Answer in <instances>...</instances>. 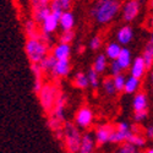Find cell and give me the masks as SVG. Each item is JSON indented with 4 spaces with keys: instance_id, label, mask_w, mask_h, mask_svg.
I'll use <instances>...</instances> for the list:
<instances>
[{
    "instance_id": "44",
    "label": "cell",
    "mask_w": 153,
    "mask_h": 153,
    "mask_svg": "<svg viewBox=\"0 0 153 153\" xmlns=\"http://www.w3.org/2000/svg\"><path fill=\"white\" fill-rule=\"evenodd\" d=\"M146 152H147V153H153V147H151V148L146 149Z\"/></svg>"
},
{
    "instance_id": "27",
    "label": "cell",
    "mask_w": 153,
    "mask_h": 153,
    "mask_svg": "<svg viewBox=\"0 0 153 153\" xmlns=\"http://www.w3.org/2000/svg\"><path fill=\"white\" fill-rule=\"evenodd\" d=\"M127 141H130L137 148H140V147L142 148L146 146V137H143L140 132H132V135L130 136V138L127 140Z\"/></svg>"
},
{
    "instance_id": "21",
    "label": "cell",
    "mask_w": 153,
    "mask_h": 153,
    "mask_svg": "<svg viewBox=\"0 0 153 153\" xmlns=\"http://www.w3.org/2000/svg\"><path fill=\"white\" fill-rule=\"evenodd\" d=\"M121 49H123V47H121L120 43H118V42H111V43H109V44L107 45V48H105V55H107V58H108L110 61H111V60H117L118 56H119V54H120V52H121Z\"/></svg>"
},
{
    "instance_id": "10",
    "label": "cell",
    "mask_w": 153,
    "mask_h": 153,
    "mask_svg": "<svg viewBox=\"0 0 153 153\" xmlns=\"http://www.w3.org/2000/svg\"><path fill=\"white\" fill-rule=\"evenodd\" d=\"M66 104H68V96L60 93L55 100V104L53 108V111L50 113L52 115H54L55 118H58L60 121H65V109H66Z\"/></svg>"
},
{
    "instance_id": "28",
    "label": "cell",
    "mask_w": 153,
    "mask_h": 153,
    "mask_svg": "<svg viewBox=\"0 0 153 153\" xmlns=\"http://www.w3.org/2000/svg\"><path fill=\"white\" fill-rule=\"evenodd\" d=\"M99 75L93 68H91L87 72V76H88V80H90V86L92 88H98L99 87V83H100V80H99Z\"/></svg>"
},
{
    "instance_id": "42",
    "label": "cell",
    "mask_w": 153,
    "mask_h": 153,
    "mask_svg": "<svg viewBox=\"0 0 153 153\" xmlns=\"http://www.w3.org/2000/svg\"><path fill=\"white\" fill-rule=\"evenodd\" d=\"M43 1V4H45V5H49L50 3H52V0H42Z\"/></svg>"
},
{
    "instance_id": "1",
    "label": "cell",
    "mask_w": 153,
    "mask_h": 153,
    "mask_svg": "<svg viewBox=\"0 0 153 153\" xmlns=\"http://www.w3.org/2000/svg\"><path fill=\"white\" fill-rule=\"evenodd\" d=\"M121 10L119 0H97L91 9V16L99 25L110 23Z\"/></svg>"
},
{
    "instance_id": "32",
    "label": "cell",
    "mask_w": 153,
    "mask_h": 153,
    "mask_svg": "<svg viewBox=\"0 0 153 153\" xmlns=\"http://www.w3.org/2000/svg\"><path fill=\"white\" fill-rule=\"evenodd\" d=\"M141 56H142V59H143V61L146 64L147 70H151L153 68V53H151V52H148V50L145 49Z\"/></svg>"
},
{
    "instance_id": "40",
    "label": "cell",
    "mask_w": 153,
    "mask_h": 153,
    "mask_svg": "<svg viewBox=\"0 0 153 153\" xmlns=\"http://www.w3.org/2000/svg\"><path fill=\"white\" fill-rule=\"evenodd\" d=\"M149 79H151V82L153 85V68L151 69V74H149Z\"/></svg>"
},
{
    "instance_id": "25",
    "label": "cell",
    "mask_w": 153,
    "mask_h": 153,
    "mask_svg": "<svg viewBox=\"0 0 153 153\" xmlns=\"http://www.w3.org/2000/svg\"><path fill=\"white\" fill-rule=\"evenodd\" d=\"M55 61L56 59L53 55H47L41 62H39V66L42 68L44 74H52V70L55 65Z\"/></svg>"
},
{
    "instance_id": "31",
    "label": "cell",
    "mask_w": 153,
    "mask_h": 153,
    "mask_svg": "<svg viewBox=\"0 0 153 153\" xmlns=\"http://www.w3.org/2000/svg\"><path fill=\"white\" fill-rule=\"evenodd\" d=\"M48 125H49L50 129L53 130V132L56 131V130L62 129V121H60L58 118H55L54 115H52V114H50V117L48 119Z\"/></svg>"
},
{
    "instance_id": "43",
    "label": "cell",
    "mask_w": 153,
    "mask_h": 153,
    "mask_svg": "<svg viewBox=\"0 0 153 153\" xmlns=\"http://www.w3.org/2000/svg\"><path fill=\"white\" fill-rule=\"evenodd\" d=\"M83 50H85V47H79V53H83Z\"/></svg>"
},
{
    "instance_id": "16",
    "label": "cell",
    "mask_w": 153,
    "mask_h": 153,
    "mask_svg": "<svg viewBox=\"0 0 153 153\" xmlns=\"http://www.w3.org/2000/svg\"><path fill=\"white\" fill-rule=\"evenodd\" d=\"M59 23H60V27H61L62 31L72 30L74 26H75V16H74V14L69 10H64V12L60 16Z\"/></svg>"
},
{
    "instance_id": "22",
    "label": "cell",
    "mask_w": 153,
    "mask_h": 153,
    "mask_svg": "<svg viewBox=\"0 0 153 153\" xmlns=\"http://www.w3.org/2000/svg\"><path fill=\"white\" fill-rule=\"evenodd\" d=\"M74 86L79 90H86V88L90 86V80H88V76L85 72H77L74 76V81H72Z\"/></svg>"
},
{
    "instance_id": "33",
    "label": "cell",
    "mask_w": 153,
    "mask_h": 153,
    "mask_svg": "<svg viewBox=\"0 0 153 153\" xmlns=\"http://www.w3.org/2000/svg\"><path fill=\"white\" fill-rule=\"evenodd\" d=\"M75 38V32L74 30H66V31H62L61 36H60V42L64 43H71Z\"/></svg>"
},
{
    "instance_id": "45",
    "label": "cell",
    "mask_w": 153,
    "mask_h": 153,
    "mask_svg": "<svg viewBox=\"0 0 153 153\" xmlns=\"http://www.w3.org/2000/svg\"><path fill=\"white\" fill-rule=\"evenodd\" d=\"M151 42H153V31H152V33H151Z\"/></svg>"
},
{
    "instance_id": "23",
    "label": "cell",
    "mask_w": 153,
    "mask_h": 153,
    "mask_svg": "<svg viewBox=\"0 0 153 153\" xmlns=\"http://www.w3.org/2000/svg\"><path fill=\"white\" fill-rule=\"evenodd\" d=\"M49 14H50V6L49 5H43V6H39V7L32 9V17L38 23H41Z\"/></svg>"
},
{
    "instance_id": "41",
    "label": "cell",
    "mask_w": 153,
    "mask_h": 153,
    "mask_svg": "<svg viewBox=\"0 0 153 153\" xmlns=\"http://www.w3.org/2000/svg\"><path fill=\"white\" fill-rule=\"evenodd\" d=\"M149 26L153 28V15L151 16V19H149Z\"/></svg>"
},
{
    "instance_id": "4",
    "label": "cell",
    "mask_w": 153,
    "mask_h": 153,
    "mask_svg": "<svg viewBox=\"0 0 153 153\" xmlns=\"http://www.w3.org/2000/svg\"><path fill=\"white\" fill-rule=\"evenodd\" d=\"M81 132L79 127H76L74 124L66 121L64 125V143H65L68 152H80L81 146Z\"/></svg>"
},
{
    "instance_id": "39",
    "label": "cell",
    "mask_w": 153,
    "mask_h": 153,
    "mask_svg": "<svg viewBox=\"0 0 153 153\" xmlns=\"http://www.w3.org/2000/svg\"><path fill=\"white\" fill-rule=\"evenodd\" d=\"M146 137L149 140H153V126H148L146 129Z\"/></svg>"
},
{
    "instance_id": "17",
    "label": "cell",
    "mask_w": 153,
    "mask_h": 153,
    "mask_svg": "<svg viewBox=\"0 0 153 153\" xmlns=\"http://www.w3.org/2000/svg\"><path fill=\"white\" fill-rule=\"evenodd\" d=\"M148 105V99L146 93L143 92H136L134 100H132V108L134 111H140V110H147Z\"/></svg>"
},
{
    "instance_id": "37",
    "label": "cell",
    "mask_w": 153,
    "mask_h": 153,
    "mask_svg": "<svg viewBox=\"0 0 153 153\" xmlns=\"http://www.w3.org/2000/svg\"><path fill=\"white\" fill-rule=\"evenodd\" d=\"M147 118V110H140V111H135L134 114V120L136 123H141Z\"/></svg>"
},
{
    "instance_id": "15",
    "label": "cell",
    "mask_w": 153,
    "mask_h": 153,
    "mask_svg": "<svg viewBox=\"0 0 153 153\" xmlns=\"http://www.w3.org/2000/svg\"><path fill=\"white\" fill-rule=\"evenodd\" d=\"M96 138L91 134H83L81 137V146L80 152L81 153H92L96 148Z\"/></svg>"
},
{
    "instance_id": "38",
    "label": "cell",
    "mask_w": 153,
    "mask_h": 153,
    "mask_svg": "<svg viewBox=\"0 0 153 153\" xmlns=\"http://www.w3.org/2000/svg\"><path fill=\"white\" fill-rule=\"evenodd\" d=\"M59 1L61 3L64 10H70V7H71V5H72V1H74V0H59Z\"/></svg>"
},
{
    "instance_id": "34",
    "label": "cell",
    "mask_w": 153,
    "mask_h": 153,
    "mask_svg": "<svg viewBox=\"0 0 153 153\" xmlns=\"http://www.w3.org/2000/svg\"><path fill=\"white\" fill-rule=\"evenodd\" d=\"M124 70L123 68L120 66V64L118 62V60H111L110 65H109V72H110V76H115V75H119L121 74Z\"/></svg>"
},
{
    "instance_id": "36",
    "label": "cell",
    "mask_w": 153,
    "mask_h": 153,
    "mask_svg": "<svg viewBox=\"0 0 153 153\" xmlns=\"http://www.w3.org/2000/svg\"><path fill=\"white\" fill-rule=\"evenodd\" d=\"M43 85V77H33V92L38 94V92L42 90Z\"/></svg>"
},
{
    "instance_id": "3",
    "label": "cell",
    "mask_w": 153,
    "mask_h": 153,
    "mask_svg": "<svg viewBox=\"0 0 153 153\" xmlns=\"http://www.w3.org/2000/svg\"><path fill=\"white\" fill-rule=\"evenodd\" d=\"M59 94H60V91L55 85H52V83H44L43 85L42 90L38 92L37 96H38V99H39L42 109L45 113L50 114L53 111L55 100H56Z\"/></svg>"
},
{
    "instance_id": "19",
    "label": "cell",
    "mask_w": 153,
    "mask_h": 153,
    "mask_svg": "<svg viewBox=\"0 0 153 153\" xmlns=\"http://www.w3.org/2000/svg\"><path fill=\"white\" fill-rule=\"evenodd\" d=\"M140 86H141V79L129 76V77H126V81H125L124 92L126 94H134L140 90Z\"/></svg>"
},
{
    "instance_id": "46",
    "label": "cell",
    "mask_w": 153,
    "mask_h": 153,
    "mask_svg": "<svg viewBox=\"0 0 153 153\" xmlns=\"http://www.w3.org/2000/svg\"><path fill=\"white\" fill-rule=\"evenodd\" d=\"M149 5H151V7L153 9V0H151V3H149Z\"/></svg>"
},
{
    "instance_id": "18",
    "label": "cell",
    "mask_w": 153,
    "mask_h": 153,
    "mask_svg": "<svg viewBox=\"0 0 153 153\" xmlns=\"http://www.w3.org/2000/svg\"><path fill=\"white\" fill-rule=\"evenodd\" d=\"M37 21L34 19H30L26 20L23 23V31L26 33L27 38H34V37H41V32L38 31L37 27Z\"/></svg>"
},
{
    "instance_id": "7",
    "label": "cell",
    "mask_w": 153,
    "mask_h": 153,
    "mask_svg": "<svg viewBox=\"0 0 153 153\" xmlns=\"http://www.w3.org/2000/svg\"><path fill=\"white\" fill-rule=\"evenodd\" d=\"M93 119H94V114H93L92 109L88 107L80 108L75 115V123L80 129H87V127H90L93 123Z\"/></svg>"
},
{
    "instance_id": "24",
    "label": "cell",
    "mask_w": 153,
    "mask_h": 153,
    "mask_svg": "<svg viewBox=\"0 0 153 153\" xmlns=\"http://www.w3.org/2000/svg\"><path fill=\"white\" fill-rule=\"evenodd\" d=\"M93 69L98 74H103L108 69V58L105 54L97 55V58L94 59V62H93Z\"/></svg>"
},
{
    "instance_id": "8",
    "label": "cell",
    "mask_w": 153,
    "mask_h": 153,
    "mask_svg": "<svg viewBox=\"0 0 153 153\" xmlns=\"http://www.w3.org/2000/svg\"><path fill=\"white\" fill-rule=\"evenodd\" d=\"M123 20L126 22H131L134 21L138 14L140 10H141V4H140L138 0H127V1L123 5Z\"/></svg>"
},
{
    "instance_id": "14",
    "label": "cell",
    "mask_w": 153,
    "mask_h": 153,
    "mask_svg": "<svg viewBox=\"0 0 153 153\" xmlns=\"http://www.w3.org/2000/svg\"><path fill=\"white\" fill-rule=\"evenodd\" d=\"M52 55L56 60H60V59H70V55H71L70 43L60 42L56 45H54V48L52 50Z\"/></svg>"
},
{
    "instance_id": "30",
    "label": "cell",
    "mask_w": 153,
    "mask_h": 153,
    "mask_svg": "<svg viewBox=\"0 0 153 153\" xmlns=\"http://www.w3.org/2000/svg\"><path fill=\"white\" fill-rule=\"evenodd\" d=\"M118 152L119 153H136V152H138V148L135 145H132L130 141H125V142L120 143Z\"/></svg>"
},
{
    "instance_id": "12",
    "label": "cell",
    "mask_w": 153,
    "mask_h": 153,
    "mask_svg": "<svg viewBox=\"0 0 153 153\" xmlns=\"http://www.w3.org/2000/svg\"><path fill=\"white\" fill-rule=\"evenodd\" d=\"M71 71L70 59H60L55 61V65L52 70V75L54 77H66Z\"/></svg>"
},
{
    "instance_id": "26",
    "label": "cell",
    "mask_w": 153,
    "mask_h": 153,
    "mask_svg": "<svg viewBox=\"0 0 153 153\" xmlns=\"http://www.w3.org/2000/svg\"><path fill=\"white\" fill-rule=\"evenodd\" d=\"M102 87H103V91L105 94L113 97L115 96L117 93V88L114 86V82H113V77H107L103 80V83H102Z\"/></svg>"
},
{
    "instance_id": "6",
    "label": "cell",
    "mask_w": 153,
    "mask_h": 153,
    "mask_svg": "<svg viewBox=\"0 0 153 153\" xmlns=\"http://www.w3.org/2000/svg\"><path fill=\"white\" fill-rule=\"evenodd\" d=\"M132 126H130L125 121H121L119 123L114 130L111 132V136H110V143H114V145H120L125 141L130 138V136L132 135Z\"/></svg>"
},
{
    "instance_id": "20",
    "label": "cell",
    "mask_w": 153,
    "mask_h": 153,
    "mask_svg": "<svg viewBox=\"0 0 153 153\" xmlns=\"http://www.w3.org/2000/svg\"><path fill=\"white\" fill-rule=\"evenodd\" d=\"M118 62L120 64V66L123 68V70H129V68L131 66V62H132V54L130 52V49L127 48H123L121 52L118 56Z\"/></svg>"
},
{
    "instance_id": "29",
    "label": "cell",
    "mask_w": 153,
    "mask_h": 153,
    "mask_svg": "<svg viewBox=\"0 0 153 153\" xmlns=\"http://www.w3.org/2000/svg\"><path fill=\"white\" fill-rule=\"evenodd\" d=\"M113 77V82L114 86L117 88V92H124V87H125V81H126V76L121 72L119 75L115 76H111Z\"/></svg>"
},
{
    "instance_id": "2",
    "label": "cell",
    "mask_w": 153,
    "mask_h": 153,
    "mask_svg": "<svg viewBox=\"0 0 153 153\" xmlns=\"http://www.w3.org/2000/svg\"><path fill=\"white\" fill-rule=\"evenodd\" d=\"M25 53L31 64H39L47 55H49L48 43L42 37L27 38L25 43Z\"/></svg>"
},
{
    "instance_id": "13",
    "label": "cell",
    "mask_w": 153,
    "mask_h": 153,
    "mask_svg": "<svg viewBox=\"0 0 153 153\" xmlns=\"http://www.w3.org/2000/svg\"><path fill=\"white\" fill-rule=\"evenodd\" d=\"M132 39H134V30L129 25L120 27L119 31L117 32V41L121 45H127L129 43H131Z\"/></svg>"
},
{
    "instance_id": "35",
    "label": "cell",
    "mask_w": 153,
    "mask_h": 153,
    "mask_svg": "<svg viewBox=\"0 0 153 153\" xmlns=\"http://www.w3.org/2000/svg\"><path fill=\"white\" fill-rule=\"evenodd\" d=\"M102 43H103L102 38L99 36H94V37H92V39L90 41V48L92 50H98V49H100Z\"/></svg>"
},
{
    "instance_id": "9",
    "label": "cell",
    "mask_w": 153,
    "mask_h": 153,
    "mask_svg": "<svg viewBox=\"0 0 153 153\" xmlns=\"http://www.w3.org/2000/svg\"><path fill=\"white\" fill-rule=\"evenodd\" d=\"M113 130H114V126H111L110 124L99 125L94 132V138H96L97 146H103V145L109 143Z\"/></svg>"
},
{
    "instance_id": "11",
    "label": "cell",
    "mask_w": 153,
    "mask_h": 153,
    "mask_svg": "<svg viewBox=\"0 0 153 153\" xmlns=\"http://www.w3.org/2000/svg\"><path fill=\"white\" fill-rule=\"evenodd\" d=\"M147 68H146V64L142 59V56H136L132 62H131V66L129 68V72H130V76H134V77H137V79H143L145 75L147 72Z\"/></svg>"
},
{
    "instance_id": "5",
    "label": "cell",
    "mask_w": 153,
    "mask_h": 153,
    "mask_svg": "<svg viewBox=\"0 0 153 153\" xmlns=\"http://www.w3.org/2000/svg\"><path fill=\"white\" fill-rule=\"evenodd\" d=\"M59 20H60V17L50 11V14L41 22V37L47 43L49 42V37L54 32H56V30L60 27Z\"/></svg>"
}]
</instances>
